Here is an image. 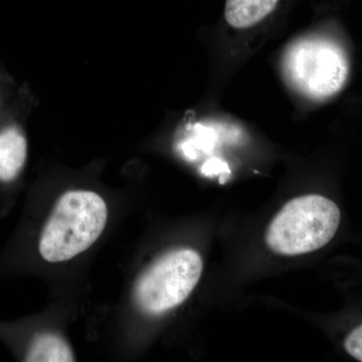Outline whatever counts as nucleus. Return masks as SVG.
Segmentation results:
<instances>
[{
	"mask_svg": "<svg viewBox=\"0 0 362 362\" xmlns=\"http://www.w3.org/2000/svg\"><path fill=\"white\" fill-rule=\"evenodd\" d=\"M108 218L106 202L88 190H71L59 197L39 240L40 257L59 263L82 254L103 233Z\"/></svg>",
	"mask_w": 362,
	"mask_h": 362,
	"instance_id": "nucleus-1",
	"label": "nucleus"
},
{
	"mask_svg": "<svg viewBox=\"0 0 362 362\" xmlns=\"http://www.w3.org/2000/svg\"><path fill=\"white\" fill-rule=\"evenodd\" d=\"M279 0H226L225 18L235 28L257 25L273 13Z\"/></svg>",
	"mask_w": 362,
	"mask_h": 362,
	"instance_id": "nucleus-7",
	"label": "nucleus"
},
{
	"mask_svg": "<svg viewBox=\"0 0 362 362\" xmlns=\"http://www.w3.org/2000/svg\"><path fill=\"white\" fill-rule=\"evenodd\" d=\"M201 255L192 249L168 252L139 278L135 286L138 307L150 315H160L187 299L202 277Z\"/></svg>",
	"mask_w": 362,
	"mask_h": 362,
	"instance_id": "nucleus-3",
	"label": "nucleus"
},
{
	"mask_svg": "<svg viewBox=\"0 0 362 362\" xmlns=\"http://www.w3.org/2000/svg\"><path fill=\"white\" fill-rule=\"evenodd\" d=\"M28 158V140L18 126L0 129V185L16 182Z\"/></svg>",
	"mask_w": 362,
	"mask_h": 362,
	"instance_id": "nucleus-5",
	"label": "nucleus"
},
{
	"mask_svg": "<svg viewBox=\"0 0 362 362\" xmlns=\"http://www.w3.org/2000/svg\"><path fill=\"white\" fill-rule=\"evenodd\" d=\"M344 349L350 356L362 362V324L347 335Z\"/></svg>",
	"mask_w": 362,
	"mask_h": 362,
	"instance_id": "nucleus-8",
	"label": "nucleus"
},
{
	"mask_svg": "<svg viewBox=\"0 0 362 362\" xmlns=\"http://www.w3.org/2000/svg\"><path fill=\"white\" fill-rule=\"evenodd\" d=\"M340 218L339 207L327 197L317 194L296 197L272 221L267 230V245L284 256L315 252L333 239Z\"/></svg>",
	"mask_w": 362,
	"mask_h": 362,
	"instance_id": "nucleus-2",
	"label": "nucleus"
},
{
	"mask_svg": "<svg viewBox=\"0 0 362 362\" xmlns=\"http://www.w3.org/2000/svg\"><path fill=\"white\" fill-rule=\"evenodd\" d=\"M349 70L344 52L329 40H300L286 54L288 80L300 93L314 99H325L339 92Z\"/></svg>",
	"mask_w": 362,
	"mask_h": 362,
	"instance_id": "nucleus-4",
	"label": "nucleus"
},
{
	"mask_svg": "<svg viewBox=\"0 0 362 362\" xmlns=\"http://www.w3.org/2000/svg\"><path fill=\"white\" fill-rule=\"evenodd\" d=\"M23 361L28 362L75 361L70 345L54 333H37L26 345Z\"/></svg>",
	"mask_w": 362,
	"mask_h": 362,
	"instance_id": "nucleus-6",
	"label": "nucleus"
}]
</instances>
